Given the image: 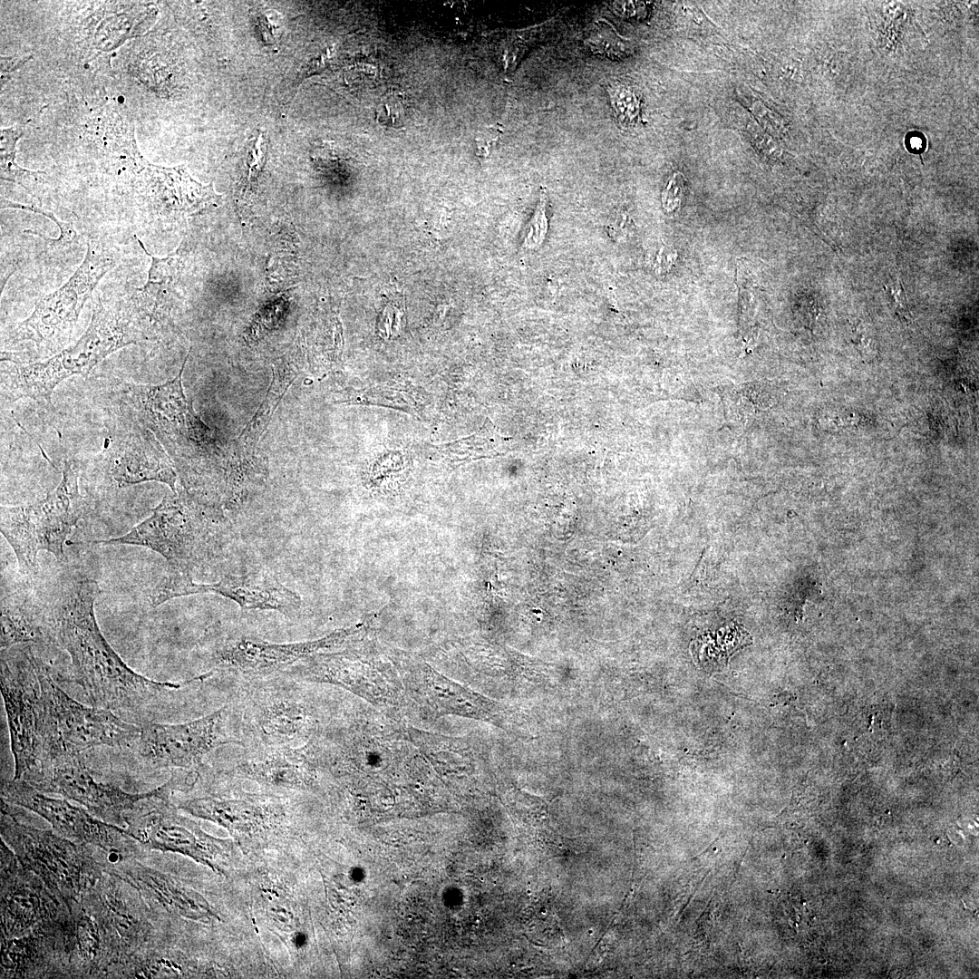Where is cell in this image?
Returning a JSON list of instances; mask_svg holds the SVG:
<instances>
[{"label": "cell", "mask_w": 979, "mask_h": 979, "mask_svg": "<svg viewBox=\"0 0 979 979\" xmlns=\"http://www.w3.org/2000/svg\"><path fill=\"white\" fill-rule=\"evenodd\" d=\"M750 643V635L742 627L732 625L700 636L692 643L691 649L700 664L714 670L724 666L736 650Z\"/></svg>", "instance_id": "obj_23"}, {"label": "cell", "mask_w": 979, "mask_h": 979, "mask_svg": "<svg viewBox=\"0 0 979 979\" xmlns=\"http://www.w3.org/2000/svg\"><path fill=\"white\" fill-rule=\"evenodd\" d=\"M61 902L38 876L24 868L5 844L1 846L2 935H25L36 925L59 916Z\"/></svg>", "instance_id": "obj_18"}, {"label": "cell", "mask_w": 979, "mask_h": 979, "mask_svg": "<svg viewBox=\"0 0 979 979\" xmlns=\"http://www.w3.org/2000/svg\"><path fill=\"white\" fill-rule=\"evenodd\" d=\"M353 634L345 629L323 638L296 643H271L252 636L224 641L214 654L216 669L247 681L264 679L287 671L319 651L340 645Z\"/></svg>", "instance_id": "obj_17"}, {"label": "cell", "mask_w": 979, "mask_h": 979, "mask_svg": "<svg viewBox=\"0 0 979 979\" xmlns=\"http://www.w3.org/2000/svg\"><path fill=\"white\" fill-rule=\"evenodd\" d=\"M145 170L149 215L156 219L179 221L216 205L219 198L211 184L197 182L184 167L149 165Z\"/></svg>", "instance_id": "obj_19"}, {"label": "cell", "mask_w": 979, "mask_h": 979, "mask_svg": "<svg viewBox=\"0 0 979 979\" xmlns=\"http://www.w3.org/2000/svg\"><path fill=\"white\" fill-rule=\"evenodd\" d=\"M229 706L182 723L144 722L133 744L138 754L156 768L189 769L201 763L216 748L242 742L228 734Z\"/></svg>", "instance_id": "obj_13"}, {"label": "cell", "mask_w": 979, "mask_h": 979, "mask_svg": "<svg viewBox=\"0 0 979 979\" xmlns=\"http://www.w3.org/2000/svg\"><path fill=\"white\" fill-rule=\"evenodd\" d=\"M118 260V254L112 248L89 242L85 257L69 280L40 298L32 314L8 333L5 342L11 345L34 343L36 348L34 362L55 354L72 333L99 281Z\"/></svg>", "instance_id": "obj_7"}, {"label": "cell", "mask_w": 979, "mask_h": 979, "mask_svg": "<svg viewBox=\"0 0 979 979\" xmlns=\"http://www.w3.org/2000/svg\"><path fill=\"white\" fill-rule=\"evenodd\" d=\"M1 654V693L15 760V780L44 761L47 754L48 707L41 662L30 649Z\"/></svg>", "instance_id": "obj_8"}, {"label": "cell", "mask_w": 979, "mask_h": 979, "mask_svg": "<svg viewBox=\"0 0 979 979\" xmlns=\"http://www.w3.org/2000/svg\"><path fill=\"white\" fill-rule=\"evenodd\" d=\"M79 903L97 926L105 970L115 966L123 975L147 943L152 928L142 895L125 880L104 871Z\"/></svg>", "instance_id": "obj_10"}, {"label": "cell", "mask_w": 979, "mask_h": 979, "mask_svg": "<svg viewBox=\"0 0 979 979\" xmlns=\"http://www.w3.org/2000/svg\"><path fill=\"white\" fill-rule=\"evenodd\" d=\"M501 131L499 126H490L484 129L475 139L477 154L485 159L490 153L492 148L499 140Z\"/></svg>", "instance_id": "obj_31"}, {"label": "cell", "mask_w": 979, "mask_h": 979, "mask_svg": "<svg viewBox=\"0 0 979 979\" xmlns=\"http://www.w3.org/2000/svg\"><path fill=\"white\" fill-rule=\"evenodd\" d=\"M616 7L625 16L635 17L637 15V10L644 8L645 5L641 2H617Z\"/></svg>", "instance_id": "obj_34"}, {"label": "cell", "mask_w": 979, "mask_h": 979, "mask_svg": "<svg viewBox=\"0 0 979 979\" xmlns=\"http://www.w3.org/2000/svg\"><path fill=\"white\" fill-rule=\"evenodd\" d=\"M209 514L191 493L178 489L126 534L93 543L144 547L161 555L170 570L190 575L212 545L214 527Z\"/></svg>", "instance_id": "obj_6"}, {"label": "cell", "mask_w": 979, "mask_h": 979, "mask_svg": "<svg viewBox=\"0 0 979 979\" xmlns=\"http://www.w3.org/2000/svg\"><path fill=\"white\" fill-rule=\"evenodd\" d=\"M237 709V724L256 749L301 747L315 738L314 708L296 681H248Z\"/></svg>", "instance_id": "obj_9"}, {"label": "cell", "mask_w": 979, "mask_h": 979, "mask_svg": "<svg viewBox=\"0 0 979 979\" xmlns=\"http://www.w3.org/2000/svg\"><path fill=\"white\" fill-rule=\"evenodd\" d=\"M102 451L94 464L118 487L147 481L175 492L178 474L170 457L148 428L116 409L110 418Z\"/></svg>", "instance_id": "obj_12"}, {"label": "cell", "mask_w": 979, "mask_h": 979, "mask_svg": "<svg viewBox=\"0 0 979 979\" xmlns=\"http://www.w3.org/2000/svg\"><path fill=\"white\" fill-rule=\"evenodd\" d=\"M547 201V192L545 189H542L535 211L523 232L522 246L526 249L534 250L538 248L546 238L548 229Z\"/></svg>", "instance_id": "obj_26"}, {"label": "cell", "mask_w": 979, "mask_h": 979, "mask_svg": "<svg viewBox=\"0 0 979 979\" xmlns=\"http://www.w3.org/2000/svg\"><path fill=\"white\" fill-rule=\"evenodd\" d=\"M78 480V465L66 461L62 480L45 497L29 504L1 508V533L12 547L23 574L36 572L41 550L58 560L65 559L64 543L85 508Z\"/></svg>", "instance_id": "obj_4"}, {"label": "cell", "mask_w": 979, "mask_h": 979, "mask_svg": "<svg viewBox=\"0 0 979 979\" xmlns=\"http://www.w3.org/2000/svg\"><path fill=\"white\" fill-rule=\"evenodd\" d=\"M299 373L296 363L286 357L274 362L273 378L267 393L260 406L247 422L237 438V442L245 449L256 446L264 434L271 418L287 389Z\"/></svg>", "instance_id": "obj_22"}, {"label": "cell", "mask_w": 979, "mask_h": 979, "mask_svg": "<svg viewBox=\"0 0 979 979\" xmlns=\"http://www.w3.org/2000/svg\"><path fill=\"white\" fill-rule=\"evenodd\" d=\"M2 800L28 809L46 819L61 836L127 858L137 848L127 829L105 822L66 800L54 799L18 779L2 781Z\"/></svg>", "instance_id": "obj_15"}, {"label": "cell", "mask_w": 979, "mask_h": 979, "mask_svg": "<svg viewBox=\"0 0 979 979\" xmlns=\"http://www.w3.org/2000/svg\"><path fill=\"white\" fill-rule=\"evenodd\" d=\"M149 341L129 301L97 303L85 332L73 344L33 363L2 362V402L31 399L51 405L54 389L66 378L86 376L111 354Z\"/></svg>", "instance_id": "obj_2"}, {"label": "cell", "mask_w": 979, "mask_h": 979, "mask_svg": "<svg viewBox=\"0 0 979 979\" xmlns=\"http://www.w3.org/2000/svg\"><path fill=\"white\" fill-rule=\"evenodd\" d=\"M41 679L48 707L44 761L99 746L132 747L139 738L141 727L123 722L110 710L87 707L71 698L54 683L44 664Z\"/></svg>", "instance_id": "obj_11"}, {"label": "cell", "mask_w": 979, "mask_h": 979, "mask_svg": "<svg viewBox=\"0 0 979 979\" xmlns=\"http://www.w3.org/2000/svg\"><path fill=\"white\" fill-rule=\"evenodd\" d=\"M608 222L609 234L616 240H625L633 232V221L624 212L616 213Z\"/></svg>", "instance_id": "obj_32"}, {"label": "cell", "mask_w": 979, "mask_h": 979, "mask_svg": "<svg viewBox=\"0 0 979 979\" xmlns=\"http://www.w3.org/2000/svg\"><path fill=\"white\" fill-rule=\"evenodd\" d=\"M315 760L309 742L301 747L261 748L242 760L236 770L270 785L304 788L313 780Z\"/></svg>", "instance_id": "obj_20"}, {"label": "cell", "mask_w": 979, "mask_h": 979, "mask_svg": "<svg viewBox=\"0 0 979 979\" xmlns=\"http://www.w3.org/2000/svg\"><path fill=\"white\" fill-rule=\"evenodd\" d=\"M44 634L43 616L25 604H11L5 598L1 603V648L39 640Z\"/></svg>", "instance_id": "obj_24"}, {"label": "cell", "mask_w": 979, "mask_h": 979, "mask_svg": "<svg viewBox=\"0 0 979 979\" xmlns=\"http://www.w3.org/2000/svg\"><path fill=\"white\" fill-rule=\"evenodd\" d=\"M608 29L607 24H605L604 22L597 23L590 32L587 43L595 53L608 56L616 55V53L617 55V53H621L622 48L620 47H623V44L619 41H611L616 36L611 34L610 30L608 32Z\"/></svg>", "instance_id": "obj_28"}, {"label": "cell", "mask_w": 979, "mask_h": 979, "mask_svg": "<svg viewBox=\"0 0 979 979\" xmlns=\"http://www.w3.org/2000/svg\"><path fill=\"white\" fill-rule=\"evenodd\" d=\"M885 290L897 315L906 321L910 320L911 312L901 281L897 280L888 286H885Z\"/></svg>", "instance_id": "obj_30"}, {"label": "cell", "mask_w": 979, "mask_h": 979, "mask_svg": "<svg viewBox=\"0 0 979 979\" xmlns=\"http://www.w3.org/2000/svg\"><path fill=\"white\" fill-rule=\"evenodd\" d=\"M103 868L105 872L131 884L142 897L157 900L183 916L201 917L208 914V907L193 891L135 859L124 858L105 863Z\"/></svg>", "instance_id": "obj_21"}, {"label": "cell", "mask_w": 979, "mask_h": 979, "mask_svg": "<svg viewBox=\"0 0 979 979\" xmlns=\"http://www.w3.org/2000/svg\"><path fill=\"white\" fill-rule=\"evenodd\" d=\"M212 593L237 603L243 609L275 610L294 616L301 606L300 596L265 571L228 575L209 584L193 582L190 575L170 570L151 593L154 606L175 597Z\"/></svg>", "instance_id": "obj_16"}, {"label": "cell", "mask_w": 979, "mask_h": 979, "mask_svg": "<svg viewBox=\"0 0 979 979\" xmlns=\"http://www.w3.org/2000/svg\"><path fill=\"white\" fill-rule=\"evenodd\" d=\"M676 257L675 251L670 247L663 246L655 254L653 261L654 270L664 273L669 270Z\"/></svg>", "instance_id": "obj_33"}, {"label": "cell", "mask_w": 979, "mask_h": 979, "mask_svg": "<svg viewBox=\"0 0 979 979\" xmlns=\"http://www.w3.org/2000/svg\"><path fill=\"white\" fill-rule=\"evenodd\" d=\"M1 835L21 865L38 876L50 892L70 909L103 874L86 844L23 824L2 800Z\"/></svg>", "instance_id": "obj_5"}, {"label": "cell", "mask_w": 979, "mask_h": 979, "mask_svg": "<svg viewBox=\"0 0 979 979\" xmlns=\"http://www.w3.org/2000/svg\"><path fill=\"white\" fill-rule=\"evenodd\" d=\"M160 384L121 382L113 396L117 410L148 428L183 476L199 474L215 452L213 431L195 412L184 393L182 373Z\"/></svg>", "instance_id": "obj_3"}, {"label": "cell", "mask_w": 979, "mask_h": 979, "mask_svg": "<svg viewBox=\"0 0 979 979\" xmlns=\"http://www.w3.org/2000/svg\"><path fill=\"white\" fill-rule=\"evenodd\" d=\"M405 107L397 95L390 94L383 98L376 109V120L382 125L398 128L404 124Z\"/></svg>", "instance_id": "obj_27"}, {"label": "cell", "mask_w": 979, "mask_h": 979, "mask_svg": "<svg viewBox=\"0 0 979 979\" xmlns=\"http://www.w3.org/2000/svg\"><path fill=\"white\" fill-rule=\"evenodd\" d=\"M607 92L617 121L623 125H630L637 121L640 113V102L635 92L629 86L615 82L608 85Z\"/></svg>", "instance_id": "obj_25"}, {"label": "cell", "mask_w": 979, "mask_h": 979, "mask_svg": "<svg viewBox=\"0 0 979 979\" xmlns=\"http://www.w3.org/2000/svg\"><path fill=\"white\" fill-rule=\"evenodd\" d=\"M683 188L684 178L683 175L680 173L674 174L662 194V205L666 213L672 214L677 211L683 197Z\"/></svg>", "instance_id": "obj_29"}, {"label": "cell", "mask_w": 979, "mask_h": 979, "mask_svg": "<svg viewBox=\"0 0 979 979\" xmlns=\"http://www.w3.org/2000/svg\"><path fill=\"white\" fill-rule=\"evenodd\" d=\"M100 594L96 581L83 578L69 584L44 616V632L71 657L73 671L90 702L110 711H137L167 691L201 682L209 673L190 680L158 682L129 667L102 635L94 604Z\"/></svg>", "instance_id": "obj_1"}, {"label": "cell", "mask_w": 979, "mask_h": 979, "mask_svg": "<svg viewBox=\"0 0 979 979\" xmlns=\"http://www.w3.org/2000/svg\"><path fill=\"white\" fill-rule=\"evenodd\" d=\"M21 779L44 793L59 794L78 802L94 817L117 826L126 824V814L146 795L128 793L96 780L79 754L42 762Z\"/></svg>", "instance_id": "obj_14"}]
</instances>
